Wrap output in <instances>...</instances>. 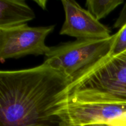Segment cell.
Segmentation results:
<instances>
[{
  "mask_svg": "<svg viewBox=\"0 0 126 126\" xmlns=\"http://www.w3.org/2000/svg\"><path fill=\"white\" fill-rule=\"evenodd\" d=\"M85 126H113L112 124H109V123H99V124H90V125H87Z\"/></svg>",
  "mask_w": 126,
  "mask_h": 126,
  "instance_id": "10",
  "label": "cell"
},
{
  "mask_svg": "<svg viewBox=\"0 0 126 126\" xmlns=\"http://www.w3.org/2000/svg\"><path fill=\"white\" fill-rule=\"evenodd\" d=\"M35 18V14L25 1H0V28H8L27 24Z\"/></svg>",
  "mask_w": 126,
  "mask_h": 126,
  "instance_id": "7",
  "label": "cell"
},
{
  "mask_svg": "<svg viewBox=\"0 0 126 126\" xmlns=\"http://www.w3.org/2000/svg\"><path fill=\"white\" fill-rule=\"evenodd\" d=\"M65 20L60 34L77 39H103L111 37L110 30L89 11L75 1H62Z\"/></svg>",
  "mask_w": 126,
  "mask_h": 126,
  "instance_id": "5",
  "label": "cell"
},
{
  "mask_svg": "<svg viewBox=\"0 0 126 126\" xmlns=\"http://www.w3.org/2000/svg\"><path fill=\"white\" fill-rule=\"evenodd\" d=\"M68 93L73 104L126 105V50L81 70L71 79Z\"/></svg>",
  "mask_w": 126,
  "mask_h": 126,
  "instance_id": "2",
  "label": "cell"
},
{
  "mask_svg": "<svg viewBox=\"0 0 126 126\" xmlns=\"http://www.w3.org/2000/svg\"><path fill=\"white\" fill-rule=\"evenodd\" d=\"M55 26L30 27L27 24L0 28V59H18L26 55H46L50 47L45 43Z\"/></svg>",
  "mask_w": 126,
  "mask_h": 126,
  "instance_id": "4",
  "label": "cell"
},
{
  "mask_svg": "<svg viewBox=\"0 0 126 126\" xmlns=\"http://www.w3.org/2000/svg\"><path fill=\"white\" fill-rule=\"evenodd\" d=\"M115 34L103 39H77L50 47L44 63L59 70L72 79L87 66L110 52Z\"/></svg>",
  "mask_w": 126,
  "mask_h": 126,
  "instance_id": "3",
  "label": "cell"
},
{
  "mask_svg": "<svg viewBox=\"0 0 126 126\" xmlns=\"http://www.w3.org/2000/svg\"><path fill=\"white\" fill-rule=\"evenodd\" d=\"M71 79L43 63L0 72V126H73L68 115Z\"/></svg>",
  "mask_w": 126,
  "mask_h": 126,
  "instance_id": "1",
  "label": "cell"
},
{
  "mask_svg": "<svg viewBox=\"0 0 126 126\" xmlns=\"http://www.w3.org/2000/svg\"><path fill=\"white\" fill-rule=\"evenodd\" d=\"M126 50V23L115 34V38L113 41L110 52V56H115Z\"/></svg>",
  "mask_w": 126,
  "mask_h": 126,
  "instance_id": "9",
  "label": "cell"
},
{
  "mask_svg": "<svg viewBox=\"0 0 126 126\" xmlns=\"http://www.w3.org/2000/svg\"><path fill=\"white\" fill-rule=\"evenodd\" d=\"M123 2V0H87L86 6L87 11L100 20L108 16Z\"/></svg>",
  "mask_w": 126,
  "mask_h": 126,
  "instance_id": "8",
  "label": "cell"
},
{
  "mask_svg": "<svg viewBox=\"0 0 126 126\" xmlns=\"http://www.w3.org/2000/svg\"><path fill=\"white\" fill-rule=\"evenodd\" d=\"M68 115L73 126L112 124L126 117V105L69 103Z\"/></svg>",
  "mask_w": 126,
  "mask_h": 126,
  "instance_id": "6",
  "label": "cell"
}]
</instances>
